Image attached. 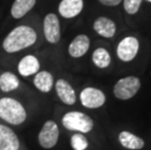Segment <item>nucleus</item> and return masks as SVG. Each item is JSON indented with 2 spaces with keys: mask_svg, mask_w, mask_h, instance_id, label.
Returning <instances> with one entry per match:
<instances>
[{
  "mask_svg": "<svg viewBox=\"0 0 151 150\" xmlns=\"http://www.w3.org/2000/svg\"><path fill=\"white\" fill-rule=\"evenodd\" d=\"M118 140L123 147L130 150H139L144 146V140L142 139L127 131H123L119 133Z\"/></svg>",
  "mask_w": 151,
  "mask_h": 150,
  "instance_id": "dca6fc26",
  "label": "nucleus"
},
{
  "mask_svg": "<svg viewBox=\"0 0 151 150\" xmlns=\"http://www.w3.org/2000/svg\"><path fill=\"white\" fill-rule=\"evenodd\" d=\"M60 123L62 126L69 132L81 133H90L95 126L94 120L89 115L76 110L68 111L63 114L60 118Z\"/></svg>",
  "mask_w": 151,
  "mask_h": 150,
  "instance_id": "7ed1b4c3",
  "label": "nucleus"
},
{
  "mask_svg": "<svg viewBox=\"0 0 151 150\" xmlns=\"http://www.w3.org/2000/svg\"><path fill=\"white\" fill-rule=\"evenodd\" d=\"M70 146L73 150H86L89 147V140L84 133H75L70 136Z\"/></svg>",
  "mask_w": 151,
  "mask_h": 150,
  "instance_id": "aec40b11",
  "label": "nucleus"
},
{
  "mask_svg": "<svg viewBox=\"0 0 151 150\" xmlns=\"http://www.w3.org/2000/svg\"><path fill=\"white\" fill-rule=\"evenodd\" d=\"M20 79L15 73L5 71L0 74V90L3 93H11L20 87Z\"/></svg>",
  "mask_w": 151,
  "mask_h": 150,
  "instance_id": "f3484780",
  "label": "nucleus"
},
{
  "mask_svg": "<svg viewBox=\"0 0 151 150\" xmlns=\"http://www.w3.org/2000/svg\"><path fill=\"white\" fill-rule=\"evenodd\" d=\"M141 86L140 80L136 76H127L116 82L113 88L115 98L121 100H130L137 95Z\"/></svg>",
  "mask_w": 151,
  "mask_h": 150,
  "instance_id": "39448f33",
  "label": "nucleus"
},
{
  "mask_svg": "<svg viewBox=\"0 0 151 150\" xmlns=\"http://www.w3.org/2000/svg\"><path fill=\"white\" fill-rule=\"evenodd\" d=\"M36 0H15L11 7V15L14 19H22L32 9Z\"/></svg>",
  "mask_w": 151,
  "mask_h": 150,
  "instance_id": "a211bd4d",
  "label": "nucleus"
},
{
  "mask_svg": "<svg viewBox=\"0 0 151 150\" xmlns=\"http://www.w3.org/2000/svg\"><path fill=\"white\" fill-rule=\"evenodd\" d=\"M18 72L22 77H30L40 71V62L33 55H27L18 63Z\"/></svg>",
  "mask_w": 151,
  "mask_h": 150,
  "instance_id": "9b49d317",
  "label": "nucleus"
},
{
  "mask_svg": "<svg viewBox=\"0 0 151 150\" xmlns=\"http://www.w3.org/2000/svg\"><path fill=\"white\" fill-rule=\"evenodd\" d=\"M79 100L85 108L96 109L104 106L106 100L104 93L94 87H86L79 95Z\"/></svg>",
  "mask_w": 151,
  "mask_h": 150,
  "instance_id": "423d86ee",
  "label": "nucleus"
},
{
  "mask_svg": "<svg viewBox=\"0 0 151 150\" xmlns=\"http://www.w3.org/2000/svg\"><path fill=\"white\" fill-rule=\"evenodd\" d=\"M33 85L38 91L44 94L50 93L54 87V76L48 70H41L34 75Z\"/></svg>",
  "mask_w": 151,
  "mask_h": 150,
  "instance_id": "2eb2a0df",
  "label": "nucleus"
},
{
  "mask_svg": "<svg viewBox=\"0 0 151 150\" xmlns=\"http://www.w3.org/2000/svg\"><path fill=\"white\" fill-rule=\"evenodd\" d=\"M60 126L52 119L44 122L37 135V141L41 148L49 150L56 147L60 140Z\"/></svg>",
  "mask_w": 151,
  "mask_h": 150,
  "instance_id": "20e7f679",
  "label": "nucleus"
},
{
  "mask_svg": "<svg viewBox=\"0 0 151 150\" xmlns=\"http://www.w3.org/2000/svg\"><path fill=\"white\" fill-rule=\"evenodd\" d=\"M44 37L50 44H57L60 40V24L58 16L50 13L44 18L43 22Z\"/></svg>",
  "mask_w": 151,
  "mask_h": 150,
  "instance_id": "6e6552de",
  "label": "nucleus"
},
{
  "mask_svg": "<svg viewBox=\"0 0 151 150\" xmlns=\"http://www.w3.org/2000/svg\"><path fill=\"white\" fill-rule=\"evenodd\" d=\"M90 48V38L85 34H79L74 39L71 41V43L68 46V54L73 59L82 58L86 55Z\"/></svg>",
  "mask_w": 151,
  "mask_h": 150,
  "instance_id": "f8f14e48",
  "label": "nucleus"
},
{
  "mask_svg": "<svg viewBox=\"0 0 151 150\" xmlns=\"http://www.w3.org/2000/svg\"><path fill=\"white\" fill-rule=\"evenodd\" d=\"M92 60L94 65L99 68H106L110 65L111 62V56L109 52L102 47H99L94 51L92 55Z\"/></svg>",
  "mask_w": 151,
  "mask_h": 150,
  "instance_id": "6ab92c4d",
  "label": "nucleus"
},
{
  "mask_svg": "<svg viewBox=\"0 0 151 150\" xmlns=\"http://www.w3.org/2000/svg\"><path fill=\"white\" fill-rule=\"evenodd\" d=\"M36 40V31L32 27L28 25H19L4 38L2 48L6 53L14 54L33 46Z\"/></svg>",
  "mask_w": 151,
  "mask_h": 150,
  "instance_id": "f257e3e1",
  "label": "nucleus"
},
{
  "mask_svg": "<svg viewBox=\"0 0 151 150\" xmlns=\"http://www.w3.org/2000/svg\"><path fill=\"white\" fill-rule=\"evenodd\" d=\"M83 7V0H62L59 4V13L63 18L72 19L82 12Z\"/></svg>",
  "mask_w": 151,
  "mask_h": 150,
  "instance_id": "ddd939ff",
  "label": "nucleus"
},
{
  "mask_svg": "<svg viewBox=\"0 0 151 150\" xmlns=\"http://www.w3.org/2000/svg\"><path fill=\"white\" fill-rule=\"evenodd\" d=\"M101 4H104L105 6H110V7H113V6H117L120 3L123 1V0H99Z\"/></svg>",
  "mask_w": 151,
  "mask_h": 150,
  "instance_id": "4be33fe9",
  "label": "nucleus"
},
{
  "mask_svg": "<svg viewBox=\"0 0 151 150\" xmlns=\"http://www.w3.org/2000/svg\"><path fill=\"white\" fill-rule=\"evenodd\" d=\"M146 1H147V2H150V3H151V0H146Z\"/></svg>",
  "mask_w": 151,
  "mask_h": 150,
  "instance_id": "5701e85b",
  "label": "nucleus"
},
{
  "mask_svg": "<svg viewBox=\"0 0 151 150\" xmlns=\"http://www.w3.org/2000/svg\"><path fill=\"white\" fill-rule=\"evenodd\" d=\"M139 42L136 37L128 36L119 42L116 53L122 62H128L133 60L139 53Z\"/></svg>",
  "mask_w": 151,
  "mask_h": 150,
  "instance_id": "0eeeda50",
  "label": "nucleus"
},
{
  "mask_svg": "<svg viewBox=\"0 0 151 150\" xmlns=\"http://www.w3.org/2000/svg\"><path fill=\"white\" fill-rule=\"evenodd\" d=\"M21 146L17 133L5 124H0V150H21Z\"/></svg>",
  "mask_w": 151,
  "mask_h": 150,
  "instance_id": "9d476101",
  "label": "nucleus"
},
{
  "mask_svg": "<svg viewBox=\"0 0 151 150\" xmlns=\"http://www.w3.org/2000/svg\"><path fill=\"white\" fill-rule=\"evenodd\" d=\"M142 0H123L124 9L129 15L137 14L139 10Z\"/></svg>",
  "mask_w": 151,
  "mask_h": 150,
  "instance_id": "412c9836",
  "label": "nucleus"
},
{
  "mask_svg": "<svg viewBox=\"0 0 151 150\" xmlns=\"http://www.w3.org/2000/svg\"><path fill=\"white\" fill-rule=\"evenodd\" d=\"M55 90H56V94L62 103L68 105V106H71L76 103L77 97L75 90L73 89L71 84L65 79H58L55 83Z\"/></svg>",
  "mask_w": 151,
  "mask_h": 150,
  "instance_id": "1a4fd4ad",
  "label": "nucleus"
},
{
  "mask_svg": "<svg viewBox=\"0 0 151 150\" xmlns=\"http://www.w3.org/2000/svg\"><path fill=\"white\" fill-rule=\"evenodd\" d=\"M0 120L11 126H21L27 120V111L18 100L3 97L0 98Z\"/></svg>",
  "mask_w": 151,
  "mask_h": 150,
  "instance_id": "f03ea898",
  "label": "nucleus"
},
{
  "mask_svg": "<svg viewBox=\"0 0 151 150\" xmlns=\"http://www.w3.org/2000/svg\"><path fill=\"white\" fill-rule=\"evenodd\" d=\"M94 30L104 38H112L116 33V24L107 17H99L93 24Z\"/></svg>",
  "mask_w": 151,
  "mask_h": 150,
  "instance_id": "4468645a",
  "label": "nucleus"
}]
</instances>
